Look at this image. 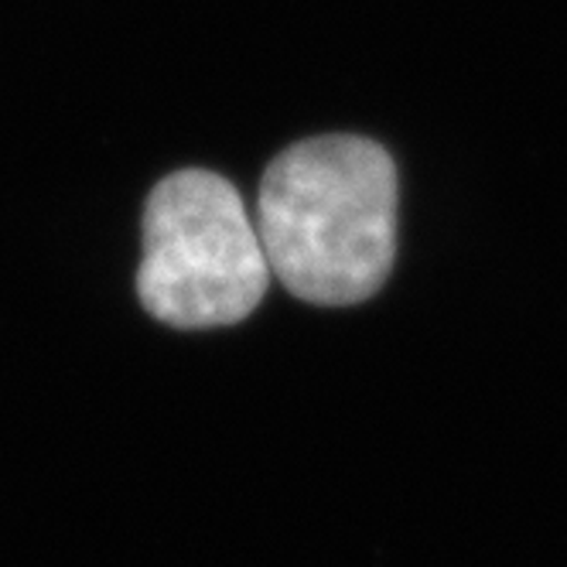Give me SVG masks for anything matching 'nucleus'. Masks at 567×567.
<instances>
[{"label":"nucleus","instance_id":"f257e3e1","mask_svg":"<svg viewBox=\"0 0 567 567\" xmlns=\"http://www.w3.org/2000/svg\"><path fill=\"white\" fill-rule=\"evenodd\" d=\"M257 233L270 274L321 308L380 291L396 250V175L362 137H315L284 151L264 175Z\"/></svg>","mask_w":567,"mask_h":567},{"label":"nucleus","instance_id":"f03ea898","mask_svg":"<svg viewBox=\"0 0 567 567\" xmlns=\"http://www.w3.org/2000/svg\"><path fill=\"white\" fill-rule=\"evenodd\" d=\"M257 223L239 192L213 172H178L144 209L141 305L175 329L236 326L270 284Z\"/></svg>","mask_w":567,"mask_h":567}]
</instances>
